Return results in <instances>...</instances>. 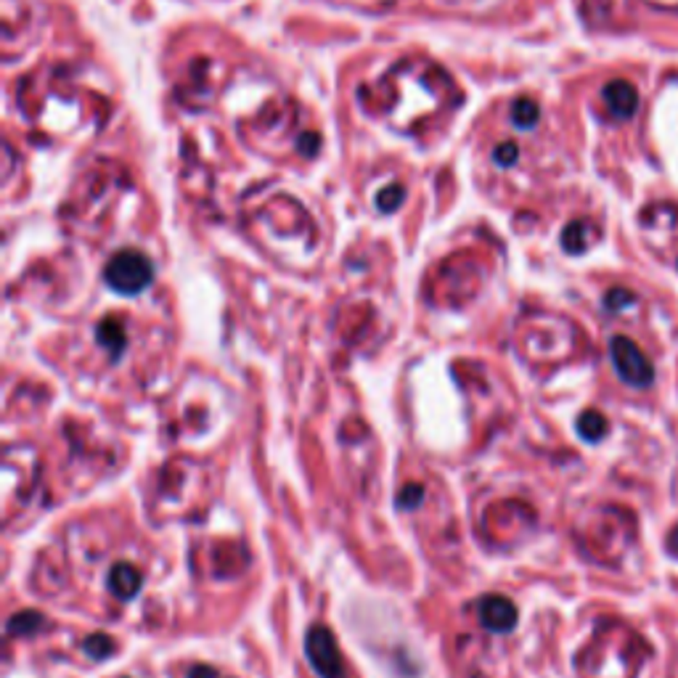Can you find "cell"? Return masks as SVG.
Returning <instances> with one entry per match:
<instances>
[{
    "label": "cell",
    "instance_id": "5bb4252c",
    "mask_svg": "<svg viewBox=\"0 0 678 678\" xmlns=\"http://www.w3.org/2000/svg\"><path fill=\"white\" fill-rule=\"evenodd\" d=\"M496 162L498 164H504V167H509V164H515L517 162V144H501L498 149H496Z\"/></svg>",
    "mask_w": 678,
    "mask_h": 678
},
{
    "label": "cell",
    "instance_id": "5b68a950",
    "mask_svg": "<svg viewBox=\"0 0 678 678\" xmlns=\"http://www.w3.org/2000/svg\"><path fill=\"white\" fill-rule=\"evenodd\" d=\"M604 101H607V109L609 114L625 120L636 112L639 106V93L631 82L625 80H612L609 85H604Z\"/></svg>",
    "mask_w": 678,
    "mask_h": 678
},
{
    "label": "cell",
    "instance_id": "52a82bcc",
    "mask_svg": "<svg viewBox=\"0 0 678 678\" xmlns=\"http://www.w3.org/2000/svg\"><path fill=\"white\" fill-rule=\"evenodd\" d=\"M594 241H597V228L591 226V223H586V221L570 223V226L565 228V233H562V247H565V252H570V255L586 252Z\"/></svg>",
    "mask_w": 678,
    "mask_h": 678
},
{
    "label": "cell",
    "instance_id": "3957f363",
    "mask_svg": "<svg viewBox=\"0 0 678 678\" xmlns=\"http://www.w3.org/2000/svg\"><path fill=\"white\" fill-rule=\"evenodd\" d=\"M305 652L321 678H345V660L326 625H313L305 636Z\"/></svg>",
    "mask_w": 678,
    "mask_h": 678
},
{
    "label": "cell",
    "instance_id": "7c38bea8",
    "mask_svg": "<svg viewBox=\"0 0 678 678\" xmlns=\"http://www.w3.org/2000/svg\"><path fill=\"white\" fill-rule=\"evenodd\" d=\"M403 197H406V191H403L400 186H387V188L379 194L377 207L381 210V213H395V210L400 207Z\"/></svg>",
    "mask_w": 678,
    "mask_h": 678
},
{
    "label": "cell",
    "instance_id": "4fadbf2b",
    "mask_svg": "<svg viewBox=\"0 0 678 678\" xmlns=\"http://www.w3.org/2000/svg\"><path fill=\"white\" fill-rule=\"evenodd\" d=\"M631 305H636V297H633L631 292H625V289H612V292L607 295V307H609L612 313H623V310H628Z\"/></svg>",
    "mask_w": 678,
    "mask_h": 678
},
{
    "label": "cell",
    "instance_id": "2e32d148",
    "mask_svg": "<svg viewBox=\"0 0 678 678\" xmlns=\"http://www.w3.org/2000/svg\"><path fill=\"white\" fill-rule=\"evenodd\" d=\"M668 551H671L674 557H678V528L668 535Z\"/></svg>",
    "mask_w": 678,
    "mask_h": 678
},
{
    "label": "cell",
    "instance_id": "9c48e42d",
    "mask_svg": "<svg viewBox=\"0 0 678 678\" xmlns=\"http://www.w3.org/2000/svg\"><path fill=\"white\" fill-rule=\"evenodd\" d=\"M538 117H540V109H538L535 101H530V98H517V101H515V106H512V122H515L520 130L532 128V125L538 122Z\"/></svg>",
    "mask_w": 678,
    "mask_h": 678
},
{
    "label": "cell",
    "instance_id": "9a60e30c",
    "mask_svg": "<svg viewBox=\"0 0 678 678\" xmlns=\"http://www.w3.org/2000/svg\"><path fill=\"white\" fill-rule=\"evenodd\" d=\"M419 496H422V490L419 488H411V490H406V501H400L403 506H416L419 504Z\"/></svg>",
    "mask_w": 678,
    "mask_h": 678
},
{
    "label": "cell",
    "instance_id": "277c9868",
    "mask_svg": "<svg viewBox=\"0 0 678 678\" xmlns=\"http://www.w3.org/2000/svg\"><path fill=\"white\" fill-rule=\"evenodd\" d=\"M477 615L482 628L493 633H509L517 625V607L501 594H490L477 604Z\"/></svg>",
    "mask_w": 678,
    "mask_h": 678
},
{
    "label": "cell",
    "instance_id": "ba28073f",
    "mask_svg": "<svg viewBox=\"0 0 678 678\" xmlns=\"http://www.w3.org/2000/svg\"><path fill=\"white\" fill-rule=\"evenodd\" d=\"M578 432L583 440L589 443H597L607 435V419H604L599 411H586L581 419H578Z\"/></svg>",
    "mask_w": 678,
    "mask_h": 678
},
{
    "label": "cell",
    "instance_id": "8fae6325",
    "mask_svg": "<svg viewBox=\"0 0 678 678\" xmlns=\"http://www.w3.org/2000/svg\"><path fill=\"white\" fill-rule=\"evenodd\" d=\"M98 339L106 347H112V350H122V342H125V337H122V331H120V326L114 321H104L98 326Z\"/></svg>",
    "mask_w": 678,
    "mask_h": 678
},
{
    "label": "cell",
    "instance_id": "6da1fadb",
    "mask_svg": "<svg viewBox=\"0 0 678 678\" xmlns=\"http://www.w3.org/2000/svg\"><path fill=\"white\" fill-rule=\"evenodd\" d=\"M104 281L117 295H141L154 281V265L144 252L122 249L106 263Z\"/></svg>",
    "mask_w": 678,
    "mask_h": 678
},
{
    "label": "cell",
    "instance_id": "7a4b0ae2",
    "mask_svg": "<svg viewBox=\"0 0 678 678\" xmlns=\"http://www.w3.org/2000/svg\"><path fill=\"white\" fill-rule=\"evenodd\" d=\"M609 353H612V364L617 369L620 379L636 389H644L652 384L655 379V372H652V364L649 358L639 350V345L628 337H615L609 342Z\"/></svg>",
    "mask_w": 678,
    "mask_h": 678
},
{
    "label": "cell",
    "instance_id": "8992f818",
    "mask_svg": "<svg viewBox=\"0 0 678 678\" xmlns=\"http://www.w3.org/2000/svg\"><path fill=\"white\" fill-rule=\"evenodd\" d=\"M141 573L133 565H117L109 573V589L120 599H133L141 591Z\"/></svg>",
    "mask_w": 678,
    "mask_h": 678
},
{
    "label": "cell",
    "instance_id": "30bf717a",
    "mask_svg": "<svg viewBox=\"0 0 678 678\" xmlns=\"http://www.w3.org/2000/svg\"><path fill=\"white\" fill-rule=\"evenodd\" d=\"M85 652L90 657H96V660H104L106 655L114 652V641L109 636H104V633H96V636L85 639Z\"/></svg>",
    "mask_w": 678,
    "mask_h": 678
}]
</instances>
